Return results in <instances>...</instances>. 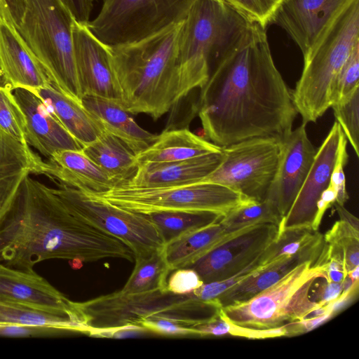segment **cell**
Masks as SVG:
<instances>
[{"instance_id":"cell-38","label":"cell","mask_w":359,"mask_h":359,"mask_svg":"<svg viewBox=\"0 0 359 359\" xmlns=\"http://www.w3.org/2000/svg\"><path fill=\"white\" fill-rule=\"evenodd\" d=\"M338 122L355 155L359 156V88L346 101L331 106Z\"/></svg>"},{"instance_id":"cell-40","label":"cell","mask_w":359,"mask_h":359,"mask_svg":"<svg viewBox=\"0 0 359 359\" xmlns=\"http://www.w3.org/2000/svg\"><path fill=\"white\" fill-rule=\"evenodd\" d=\"M347 140L341 131L337 154L334 168L331 174L329 186L337 193V203L344 205L348 199V195L346 189V180L344 175V167L347 164L348 155L346 151Z\"/></svg>"},{"instance_id":"cell-46","label":"cell","mask_w":359,"mask_h":359,"mask_svg":"<svg viewBox=\"0 0 359 359\" xmlns=\"http://www.w3.org/2000/svg\"><path fill=\"white\" fill-rule=\"evenodd\" d=\"M341 292V283L328 282L325 278H323L314 294L310 296L313 301L321 306H326L337 299Z\"/></svg>"},{"instance_id":"cell-25","label":"cell","mask_w":359,"mask_h":359,"mask_svg":"<svg viewBox=\"0 0 359 359\" xmlns=\"http://www.w3.org/2000/svg\"><path fill=\"white\" fill-rule=\"evenodd\" d=\"M34 93L83 147L95 141L104 131L81 102L62 93L53 84Z\"/></svg>"},{"instance_id":"cell-37","label":"cell","mask_w":359,"mask_h":359,"mask_svg":"<svg viewBox=\"0 0 359 359\" xmlns=\"http://www.w3.org/2000/svg\"><path fill=\"white\" fill-rule=\"evenodd\" d=\"M232 8L250 22L266 27L273 22L283 0H215Z\"/></svg>"},{"instance_id":"cell-10","label":"cell","mask_w":359,"mask_h":359,"mask_svg":"<svg viewBox=\"0 0 359 359\" xmlns=\"http://www.w3.org/2000/svg\"><path fill=\"white\" fill-rule=\"evenodd\" d=\"M90 194L142 214L185 210L210 211L224 216L241 203L251 200L228 187L203 182L156 188L121 184L102 193Z\"/></svg>"},{"instance_id":"cell-31","label":"cell","mask_w":359,"mask_h":359,"mask_svg":"<svg viewBox=\"0 0 359 359\" xmlns=\"http://www.w3.org/2000/svg\"><path fill=\"white\" fill-rule=\"evenodd\" d=\"M324 245V236L318 230L286 229L278 233L276 240L265 249L259 257V264L264 266L283 257L321 252Z\"/></svg>"},{"instance_id":"cell-49","label":"cell","mask_w":359,"mask_h":359,"mask_svg":"<svg viewBox=\"0 0 359 359\" xmlns=\"http://www.w3.org/2000/svg\"><path fill=\"white\" fill-rule=\"evenodd\" d=\"M334 205L335 209L339 216L340 220L344 221L349 224H351L352 226H353L355 229L359 230V222L358 219L353 215L351 213H350L344 207V205H339L337 203H334L333 204Z\"/></svg>"},{"instance_id":"cell-41","label":"cell","mask_w":359,"mask_h":359,"mask_svg":"<svg viewBox=\"0 0 359 359\" xmlns=\"http://www.w3.org/2000/svg\"><path fill=\"white\" fill-rule=\"evenodd\" d=\"M139 326L147 332L169 337L194 335L192 324L175 318L156 317L142 321Z\"/></svg>"},{"instance_id":"cell-16","label":"cell","mask_w":359,"mask_h":359,"mask_svg":"<svg viewBox=\"0 0 359 359\" xmlns=\"http://www.w3.org/2000/svg\"><path fill=\"white\" fill-rule=\"evenodd\" d=\"M341 131V126L335 121L317 149L310 170L292 206L282 218L278 226V233L290 229H313L317 202L329 185Z\"/></svg>"},{"instance_id":"cell-23","label":"cell","mask_w":359,"mask_h":359,"mask_svg":"<svg viewBox=\"0 0 359 359\" xmlns=\"http://www.w3.org/2000/svg\"><path fill=\"white\" fill-rule=\"evenodd\" d=\"M41 160L27 144L0 129V224L13 205L25 179L35 174Z\"/></svg>"},{"instance_id":"cell-27","label":"cell","mask_w":359,"mask_h":359,"mask_svg":"<svg viewBox=\"0 0 359 359\" xmlns=\"http://www.w3.org/2000/svg\"><path fill=\"white\" fill-rule=\"evenodd\" d=\"M220 147L208 142L187 128L163 131L146 149L136 155L139 163H163L187 160L221 151Z\"/></svg>"},{"instance_id":"cell-8","label":"cell","mask_w":359,"mask_h":359,"mask_svg":"<svg viewBox=\"0 0 359 359\" xmlns=\"http://www.w3.org/2000/svg\"><path fill=\"white\" fill-rule=\"evenodd\" d=\"M320 278L326 279L322 266L313 261L304 262L249 300L222 307L219 316L236 325L256 330L278 328L302 320L321 306L310 296Z\"/></svg>"},{"instance_id":"cell-13","label":"cell","mask_w":359,"mask_h":359,"mask_svg":"<svg viewBox=\"0 0 359 359\" xmlns=\"http://www.w3.org/2000/svg\"><path fill=\"white\" fill-rule=\"evenodd\" d=\"M278 234V227L273 224H255L233 231L186 268L194 270L204 283L226 279L259 260Z\"/></svg>"},{"instance_id":"cell-17","label":"cell","mask_w":359,"mask_h":359,"mask_svg":"<svg viewBox=\"0 0 359 359\" xmlns=\"http://www.w3.org/2000/svg\"><path fill=\"white\" fill-rule=\"evenodd\" d=\"M352 0H283L273 22L292 38L303 56Z\"/></svg>"},{"instance_id":"cell-20","label":"cell","mask_w":359,"mask_h":359,"mask_svg":"<svg viewBox=\"0 0 359 359\" xmlns=\"http://www.w3.org/2000/svg\"><path fill=\"white\" fill-rule=\"evenodd\" d=\"M0 294L27 306L84 322L76 302L35 271L13 269L0 262Z\"/></svg>"},{"instance_id":"cell-24","label":"cell","mask_w":359,"mask_h":359,"mask_svg":"<svg viewBox=\"0 0 359 359\" xmlns=\"http://www.w3.org/2000/svg\"><path fill=\"white\" fill-rule=\"evenodd\" d=\"M81 103L104 130L120 139L135 155L156 139V135L141 128L116 100L84 95Z\"/></svg>"},{"instance_id":"cell-35","label":"cell","mask_w":359,"mask_h":359,"mask_svg":"<svg viewBox=\"0 0 359 359\" xmlns=\"http://www.w3.org/2000/svg\"><path fill=\"white\" fill-rule=\"evenodd\" d=\"M282 219L276 208L267 200H248L225 215L219 223L232 232L260 224H273L278 226Z\"/></svg>"},{"instance_id":"cell-32","label":"cell","mask_w":359,"mask_h":359,"mask_svg":"<svg viewBox=\"0 0 359 359\" xmlns=\"http://www.w3.org/2000/svg\"><path fill=\"white\" fill-rule=\"evenodd\" d=\"M147 215L165 243L187 233L219 222L224 215L210 211H161Z\"/></svg>"},{"instance_id":"cell-14","label":"cell","mask_w":359,"mask_h":359,"mask_svg":"<svg viewBox=\"0 0 359 359\" xmlns=\"http://www.w3.org/2000/svg\"><path fill=\"white\" fill-rule=\"evenodd\" d=\"M303 123L279 140L277 167L265 200L283 218L289 211L313 162L317 149Z\"/></svg>"},{"instance_id":"cell-2","label":"cell","mask_w":359,"mask_h":359,"mask_svg":"<svg viewBox=\"0 0 359 359\" xmlns=\"http://www.w3.org/2000/svg\"><path fill=\"white\" fill-rule=\"evenodd\" d=\"M107 258L135 261L123 242L74 215L55 188L26 177L0 224V262L34 272L37 263L47 259L92 262Z\"/></svg>"},{"instance_id":"cell-43","label":"cell","mask_w":359,"mask_h":359,"mask_svg":"<svg viewBox=\"0 0 359 359\" xmlns=\"http://www.w3.org/2000/svg\"><path fill=\"white\" fill-rule=\"evenodd\" d=\"M204 283L193 269L181 268L174 270L168 278L166 289L176 294H187L199 288Z\"/></svg>"},{"instance_id":"cell-4","label":"cell","mask_w":359,"mask_h":359,"mask_svg":"<svg viewBox=\"0 0 359 359\" xmlns=\"http://www.w3.org/2000/svg\"><path fill=\"white\" fill-rule=\"evenodd\" d=\"M252 22L215 0H196L182 22L179 44L177 102L201 88Z\"/></svg>"},{"instance_id":"cell-18","label":"cell","mask_w":359,"mask_h":359,"mask_svg":"<svg viewBox=\"0 0 359 359\" xmlns=\"http://www.w3.org/2000/svg\"><path fill=\"white\" fill-rule=\"evenodd\" d=\"M26 121L25 140L49 159L63 150L81 151L83 146L65 129L43 100L34 92L22 88L13 90Z\"/></svg>"},{"instance_id":"cell-48","label":"cell","mask_w":359,"mask_h":359,"mask_svg":"<svg viewBox=\"0 0 359 359\" xmlns=\"http://www.w3.org/2000/svg\"><path fill=\"white\" fill-rule=\"evenodd\" d=\"M7 12L13 24L18 28L26 9V0H4Z\"/></svg>"},{"instance_id":"cell-21","label":"cell","mask_w":359,"mask_h":359,"mask_svg":"<svg viewBox=\"0 0 359 359\" xmlns=\"http://www.w3.org/2000/svg\"><path fill=\"white\" fill-rule=\"evenodd\" d=\"M39 162L34 175H45L59 182L88 194L107 191L116 183L83 152L63 150Z\"/></svg>"},{"instance_id":"cell-9","label":"cell","mask_w":359,"mask_h":359,"mask_svg":"<svg viewBox=\"0 0 359 359\" xmlns=\"http://www.w3.org/2000/svg\"><path fill=\"white\" fill-rule=\"evenodd\" d=\"M196 0H102L87 25L109 47L139 41L183 21Z\"/></svg>"},{"instance_id":"cell-26","label":"cell","mask_w":359,"mask_h":359,"mask_svg":"<svg viewBox=\"0 0 359 359\" xmlns=\"http://www.w3.org/2000/svg\"><path fill=\"white\" fill-rule=\"evenodd\" d=\"M322 251L283 257L266 266H259L217 299L222 308L248 301L275 284L297 266L308 261L316 263Z\"/></svg>"},{"instance_id":"cell-15","label":"cell","mask_w":359,"mask_h":359,"mask_svg":"<svg viewBox=\"0 0 359 359\" xmlns=\"http://www.w3.org/2000/svg\"><path fill=\"white\" fill-rule=\"evenodd\" d=\"M87 23L75 19L72 25L74 60L83 96H97L119 103L121 94L110 48L92 33Z\"/></svg>"},{"instance_id":"cell-11","label":"cell","mask_w":359,"mask_h":359,"mask_svg":"<svg viewBox=\"0 0 359 359\" xmlns=\"http://www.w3.org/2000/svg\"><path fill=\"white\" fill-rule=\"evenodd\" d=\"M54 183L57 194L74 215L123 242L132 250L135 259L163 250V239L147 215L118 207L65 184Z\"/></svg>"},{"instance_id":"cell-50","label":"cell","mask_w":359,"mask_h":359,"mask_svg":"<svg viewBox=\"0 0 359 359\" xmlns=\"http://www.w3.org/2000/svg\"><path fill=\"white\" fill-rule=\"evenodd\" d=\"M0 16L5 18L6 19L11 22L10 16L7 12L6 6L4 4V0H0Z\"/></svg>"},{"instance_id":"cell-5","label":"cell","mask_w":359,"mask_h":359,"mask_svg":"<svg viewBox=\"0 0 359 359\" xmlns=\"http://www.w3.org/2000/svg\"><path fill=\"white\" fill-rule=\"evenodd\" d=\"M359 43V0H352L332 20L304 55L301 76L292 90L303 123L316 122L332 106L337 75Z\"/></svg>"},{"instance_id":"cell-19","label":"cell","mask_w":359,"mask_h":359,"mask_svg":"<svg viewBox=\"0 0 359 359\" xmlns=\"http://www.w3.org/2000/svg\"><path fill=\"white\" fill-rule=\"evenodd\" d=\"M0 78L13 90L32 92L51 83L42 65L16 27L0 16Z\"/></svg>"},{"instance_id":"cell-34","label":"cell","mask_w":359,"mask_h":359,"mask_svg":"<svg viewBox=\"0 0 359 359\" xmlns=\"http://www.w3.org/2000/svg\"><path fill=\"white\" fill-rule=\"evenodd\" d=\"M328 257L341 261L348 273L359 264V230L339 220L323 236Z\"/></svg>"},{"instance_id":"cell-47","label":"cell","mask_w":359,"mask_h":359,"mask_svg":"<svg viewBox=\"0 0 359 359\" xmlns=\"http://www.w3.org/2000/svg\"><path fill=\"white\" fill-rule=\"evenodd\" d=\"M62 1L68 7L77 21L84 23H87L90 21L94 0Z\"/></svg>"},{"instance_id":"cell-28","label":"cell","mask_w":359,"mask_h":359,"mask_svg":"<svg viewBox=\"0 0 359 359\" xmlns=\"http://www.w3.org/2000/svg\"><path fill=\"white\" fill-rule=\"evenodd\" d=\"M83 152L101 168L116 186L129 182L135 175L139 162L135 153L120 139L104 130Z\"/></svg>"},{"instance_id":"cell-39","label":"cell","mask_w":359,"mask_h":359,"mask_svg":"<svg viewBox=\"0 0 359 359\" xmlns=\"http://www.w3.org/2000/svg\"><path fill=\"white\" fill-rule=\"evenodd\" d=\"M358 79L359 43L354 46L337 75L332 105L348 100L359 88Z\"/></svg>"},{"instance_id":"cell-30","label":"cell","mask_w":359,"mask_h":359,"mask_svg":"<svg viewBox=\"0 0 359 359\" xmlns=\"http://www.w3.org/2000/svg\"><path fill=\"white\" fill-rule=\"evenodd\" d=\"M27 324L45 325L64 332L88 334L83 321L65 315L52 313L25 305L0 294V325Z\"/></svg>"},{"instance_id":"cell-7","label":"cell","mask_w":359,"mask_h":359,"mask_svg":"<svg viewBox=\"0 0 359 359\" xmlns=\"http://www.w3.org/2000/svg\"><path fill=\"white\" fill-rule=\"evenodd\" d=\"M74 20L62 0H26L25 13L17 29L51 83L81 102L73 48Z\"/></svg>"},{"instance_id":"cell-36","label":"cell","mask_w":359,"mask_h":359,"mask_svg":"<svg viewBox=\"0 0 359 359\" xmlns=\"http://www.w3.org/2000/svg\"><path fill=\"white\" fill-rule=\"evenodd\" d=\"M0 129L16 140L27 144L25 115L13 89L7 84L0 85Z\"/></svg>"},{"instance_id":"cell-12","label":"cell","mask_w":359,"mask_h":359,"mask_svg":"<svg viewBox=\"0 0 359 359\" xmlns=\"http://www.w3.org/2000/svg\"><path fill=\"white\" fill-rule=\"evenodd\" d=\"M223 159L200 182L228 187L245 197L262 201L276 172L279 140L255 137L221 148Z\"/></svg>"},{"instance_id":"cell-29","label":"cell","mask_w":359,"mask_h":359,"mask_svg":"<svg viewBox=\"0 0 359 359\" xmlns=\"http://www.w3.org/2000/svg\"><path fill=\"white\" fill-rule=\"evenodd\" d=\"M231 233L219 222L165 243L163 253L170 271L189 266L224 241Z\"/></svg>"},{"instance_id":"cell-42","label":"cell","mask_w":359,"mask_h":359,"mask_svg":"<svg viewBox=\"0 0 359 359\" xmlns=\"http://www.w3.org/2000/svg\"><path fill=\"white\" fill-rule=\"evenodd\" d=\"M259 267V260H257L233 276L219 281L203 283L193 292L203 300L208 301L216 299L226 290L244 279Z\"/></svg>"},{"instance_id":"cell-22","label":"cell","mask_w":359,"mask_h":359,"mask_svg":"<svg viewBox=\"0 0 359 359\" xmlns=\"http://www.w3.org/2000/svg\"><path fill=\"white\" fill-rule=\"evenodd\" d=\"M223 159L221 151L187 160L163 163H139L137 170L126 186L156 188L200 182L214 171Z\"/></svg>"},{"instance_id":"cell-44","label":"cell","mask_w":359,"mask_h":359,"mask_svg":"<svg viewBox=\"0 0 359 359\" xmlns=\"http://www.w3.org/2000/svg\"><path fill=\"white\" fill-rule=\"evenodd\" d=\"M63 331L55 327L27 324H8L0 325V336L8 337H30L53 335Z\"/></svg>"},{"instance_id":"cell-33","label":"cell","mask_w":359,"mask_h":359,"mask_svg":"<svg viewBox=\"0 0 359 359\" xmlns=\"http://www.w3.org/2000/svg\"><path fill=\"white\" fill-rule=\"evenodd\" d=\"M135 267L123 287L122 294H137L156 290H165L170 272L163 250L135 259Z\"/></svg>"},{"instance_id":"cell-6","label":"cell","mask_w":359,"mask_h":359,"mask_svg":"<svg viewBox=\"0 0 359 359\" xmlns=\"http://www.w3.org/2000/svg\"><path fill=\"white\" fill-rule=\"evenodd\" d=\"M76 304L88 335L97 330L139 326L144 320L156 317L175 318L194 326L218 316L222 309L217 299L206 301L194 292L176 294L167 290L137 294L118 291Z\"/></svg>"},{"instance_id":"cell-3","label":"cell","mask_w":359,"mask_h":359,"mask_svg":"<svg viewBox=\"0 0 359 359\" xmlns=\"http://www.w3.org/2000/svg\"><path fill=\"white\" fill-rule=\"evenodd\" d=\"M182 22L139 41L109 47L119 104L128 113L156 120L177 102Z\"/></svg>"},{"instance_id":"cell-45","label":"cell","mask_w":359,"mask_h":359,"mask_svg":"<svg viewBox=\"0 0 359 359\" xmlns=\"http://www.w3.org/2000/svg\"><path fill=\"white\" fill-rule=\"evenodd\" d=\"M333 315L332 313L329 312L320 316L304 318L287 323L283 326L285 331V337H294L311 331L328 320Z\"/></svg>"},{"instance_id":"cell-1","label":"cell","mask_w":359,"mask_h":359,"mask_svg":"<svg viewBox=\"0 0 359 359\" xmlns=\"http://www.w3.org/2000/svg\"><path fill=\"white\" fill-rule=\"evenodd\" d=\"M200 88L195 109L206 137L220 147L255 137L280 140L298 114L266 27L257 23L250 25Z\"/></svg>"}]
</instances>
